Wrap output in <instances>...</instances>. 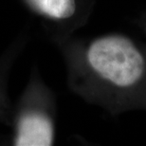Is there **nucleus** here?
I'll return each mask as SVG.
<instances>
[{
    "instance_id": "f257e3e1",
    "label": "nucleus",
    "mask_w": 146,
    "mask_h": 146,
    "mask_svg": "<svg viewBox=\"0 0 146 146\" xmlns=\"http://www.w3.org/2000/svg\"><path fill=\"white\" fill-rule=\"evenodd\" d=\"M86 60L114 97V106L131 104L146 88V51L124 34H107L92 41Z\"/></svg>"
},
{
    "instance_id": "f03ea898",
    "label": "nucleus",
    "mask_w": 146,
    "mask_h": 146,
    "mask_svg": "<svg viewBox=\"0 0 146 146\" xmlns=\"http://www.w3.org/2000/svg\"><path fill=\"white\" fill-rule=\"evenodd\" d=\"M54 139L53 122L48 115L31 112L20 119L17 128L15 145L49 146Z\"/></svg>"
},
{
    "instance_id": "7ed1b4c3",
    "label": "nucleus",
    "mask_w": 146,
    "mask_h": 146,
    "mask_svg": "<svg viewBox=\"0 0 146 146\" xmlns=\"http://www.w3.org/2000/svg\"><path fill=\"white\" fill-rule=\"evenodd\" d=\"M38 13L55 20H66L74 15L76 0H28Z\"/></svg>"
}]
</instances>
